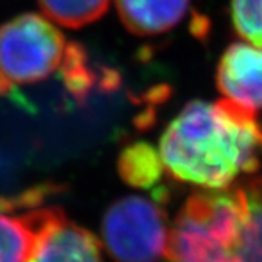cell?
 <instances>
[{"mask_svg":"<svg viewBox=\"0 0 262 262\" xmlns=\"http://www.w3.org/2000/svg\"><path fill=\"white\" fill-rule=\"evenodd\" d=\"M219 91L246 110H262V48L234 42L226 48L215 72Z\"/></svg>","mask_w":262,"mask_h":262,"instance_id":"6","label":"cell"},{"mask_svg":"<svg viewBox=\"0 0 262 262\" xmlns=\"http://www.w3.org/2000/svg\"><path fill=\"white\" fill-rule=\"evenodd\" d=\"M53 187L39 185L18 195L0 196V262H28L47 229L63 213L44 206Z\"/></svg>","mask_w":262,"mask_h":262,"instance_id":"5","label":"cell"},{"mask_svg":"<svg viewBox=\"0 0 262 262\" xmlns=\"http://www.w3.org/2000/svg\"><path fill=\"white\" fill-rule=\"evenodd\" d=\"M111 0H38L44 16L66 28L77 29L102 16Z\"/></svg>","mask_w":262,"mask_h":262,"instance_id":"10","label":"cell"},{"mask_svg":"<svg viewBox=\"0 0 262 262\" xmlns=\"http://www.w3.org/2000/svg\"><path fill=\"white\" fill-rule=\"evenodd\" d=\"M230 15L239 37L262 48V0H232Z\"/></svg>","mask_w":262,"mask_h":262,"instance_id":"12","label":"cell"},{"mask_svg":"<svg viewBox=\"0 0 262 262\" xmlns=\"http://www.w3.org/2000/svg\"><path fill=\"white\" fill-rule=\"evenodd\" d=\"M169 229L158 201L125 196L103 215V244L117 262H158L166 252Z\"/></svg>","mask_w":262,"mask_h":262,"instance_id":"4","label":"cell"},{"mask_svg":"<svg viewBox=\"0 0 262 262\" xmlns=\"http://www.w3.org/2000/svg\"><path fill=\"white\" fill-rule=\"evenodd\" d=\"M28 262L103 261L98 239L61 213L42 234Z\"/></svg>","mask_w":262,"mask_h":262,"instance_id":"7","label":"cell"},{"mask_svg":"<svg viewBox=\"0 0 262 262\" xmlns=\"http://www.w3.org/2000/svg\"><path fill=\"white\" fill-rule=\"evenodd\" d=\"M165 262H262V177L189 196L169 229Z\"/></svg>","mask_w":262,"mask_h":262,"instance_id":"2","label":"cell"},{"mask_svg":"<svg viewBox=\"0 0 262 262\" xmlns=\"http://www.w3.org/2000/svg\"><path fill=\"white\" fill-rule=\"evenodd\" d=\"M61 77L66 89L77 101H83L94 88L96 75L88 63V54L80 44L70 42L64 64L61 67Z\"/></svg>","mask_w":262,"mask_h":262,"instance_id":"11","label":"cell"},{"mask_svg":"<svg viewBox=\"0 0 262 262\" xmlns=\"http://www.w3.org/2000/svg\"><path fill=\"white\" fill-rule=\"evenodd\" d=\"M118 169L127 184L147 188L159 181L162 169L165 168L158 150L147 143H134L122 150Z\"/></svg>","mask_w":262,"mask_h":262,"instance_id":"9","label":"cell"},{"mask_svg":"<svg viewBox=\"0 0 262 262\" xmlns=\"http://www.w3.org/2000/svg\"><path fill=\"white\" fill-rule=\"evenodd\" d=\"M115 5L124 27L140 37L173 29L189 9V0H115Z\"/></svg>","mask_w":262,"mask_h":262,"instance_id":"8","label":"cell"},{"mask_svg":"<svg viewBox=\"0 0 262 262\" xmlns=\"http://www.w3.org/2000/svg\"><path fill=\"white\" fill-rule=\"evenodd\" d=\"M70 42L50 19L25 13L0 27V96L61 72Z\"/></svg>","mask_w":262,"mask_h":262,"instance_id":"3","label":"cell"},{"mask_svg":"<svg viewBox=\"0 0 262 262\" xmlns=\"http://www.w3.org/2000/svg\"><path fill=\"white\" fill-rule=\"evenodd\" d=\"M159 155L173 178L204 189L226 188L258 172L262 124L256 113L226 98L191 101L163 131Z\"/></svg>","mask_w":262,"mask_h":262,"instance_id":"1","label":"cell"}]
</instances>
